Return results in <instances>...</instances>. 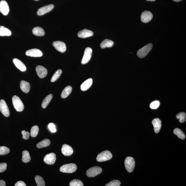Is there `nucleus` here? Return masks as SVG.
<instances>
[{"instance_id":"1","label":"nucleus","mask_w":186,"mask_h":186,"mask_svg":"<svg viewBox=\"0 0 186 186\" xmlns=\"http://www.w3.org/2000/svg\"><path fill=\"white\" fill-rule=\"evenodd\" d=\"M12 103L14 107L18 112H22L24 109V105L18 96H14L12 98Z\"/></svg>"},{"instance_id":"2","label":"nucleus","mask_w":186,"mask_h":186,"mask_svg":"<svg viewBox=\"0 0 186 186\" xmlns=\"http://www.w3.org/2000/svg\"><path fill=\"white\" fill-rule=\"evenodd\" d=\"M112 157V155L111 152L109 151L106 150L98 154L96 157V160L98 162H105L111 159Z\"/></svg>"},{"instance_id":"3","label":"nucleus","mask_w":186,"mask_h":186,"mask_svg":"<svg viewBox=\"0 0 186 186\" xmlns=\"http://www.w3.org/2000/svg\"><path fill=\"white\" fill-rule=\"evenodd\" d=\"M77 170L76 165L74 164H64L60 168V170L63 173H74Z\"/></svg>"},{"instance_id":"4","label":"nucleus","mask_w":186,"mask_h":186,"mask_svg":"<svg viewBox=\"0 0 186 186\" xmlns=\"http://www.w3.org/2000/svg\"><path fill=\"white\" fill-rule=\"evenodd\" d=\"M153 45L152 43H150L145 45L143 48L140 49L138 51L137 55L140 58H143L146 56L152 50Z\"/></svg>"},{"instance_id":"5","label":"nucleus","mask_w":186,"mask_h":186,"mask_svg":"<svg viewBox=\"0 0 186 186\" xmlns=\"http://www.w3.org/2000/svg\"><path fill=\"white\" fill-rule=\"evenodd\" d=\"M126 170L129 173L132 172L135 166V161L133 157H126L124 161Z\"/></svg>"},{"instance_id":"6","label":"nucleus","mask_w":186,"mask_h":186,"mask_svg":"<svg viewBox=\"0 0 186 186\" xmlns=\"http://www.w3.org/2000/svg\"><path fill=\"white\" fill-rule=\"evenodd\" d=\"M102 172V169L98 166H94L87 170L86 174L87 176L90 178L97 176Z\"/></svg>"},{"instance_id":"7","label":"nucleus","mask_w":186,"mask_h":186,"mask_svg":"<svg viewBox=\"0 0 186 186\" xmlns=\"http://www.w3.org/2000/svg\"><path fill=\"white\" fill-rule=\"evenodd\" d=\"M92 48L89 47H87L86 48L81 61V63L82 64H86L89 62L92 57Z\"/></svg>"},{"instance_id":"8","label":"nucleus","mask_w":186,"mask_h":186,"mask_svg":"<svg viewBox=\"0 0 186 186\" xmlns=\"http://www.w3.org/2000/svg\"><path fill=\"white\" fill-rule=\"evenodd\" d=\"M0 111L5 117H8L10 115L9 109L6 102L1 99L0 100Z\"/></svg>"},{"instance_id":"9","label":"nucleus","mask_w":186,"mask_h":186,"mask_svg":"<svg viewBox=\"0 0 186 186\" xmlns=\"http://www.w3.org/2000/svg\"><path fill=\"white\" fill-rule=\"evenodd\" d=\"M56 160V154L53 153H52L47 154L44 158L43 161L47 164L53 165L55 164Z\"/></svg>"},{"instance_id":"10","label":"nucleus","mask_w":186,"mask_h":186,"mask_svg":"<svg viewBox=\"0 0 186 186\" xmlns=\"http://www.w3.org/2000/svg\"><path fill=\"white\" fill-rule=\"evenodd\" d=\"M53 46L58 51L64 53L66 51V46L65 43L60 41H55L52 43Z\"/></svg>"},{"instance_id":"11","label":"nucleus","mask_w":186,"mask_h":186,"mask_svg":"<svg viewBox=\"0 0 186 186\" xmlns=\"http://www.w3.org/2000/svg\"><path fill=\"white\" fill-rule=\"evenodd\" d=\"M54 5L53 4H50L47 6L42 7L39 9L37 12V15L39 16H41L48 13L51 11L54 8Z\"/></svg>"},{"instance_id":"12","label":"nucleus","mask_w":186,"mask_h":186,"mask_svg":"<svg viewBox=\"0 0 186 186\" xmlns=\"http://www.w3.org/2000/svg\"><path fill=\"white\" fill-rule=\"evenodd\" d=\"M26 55L31 57H40L43 55L41 50L37 49H33L28 50L26 52Z\"/></svg>"},{"instance_id":"13","label":"nucleus","mask_w":186,"mask_h":186,"mask_svg":"<svg viewBox=\"0 0 186 186\" xmlns=\"http://www.w3.org/2000/svg\"><path fill=\"white\" fill-rule=\"evenodd\" d=\"M9 11V7L7 2L4 0L0 1V12L6 16L8 14Z\"/></svg>"},{"instance_id":"14","label":"nucleus","mask_w":186,"mask_h":186,"mask_svg":"<svg viewBox=\"0 0 186 186\" xmlns=\"http://www.w3.org/2000/svg\"><path fill=\"white\" fill-rule=\"evenodd\" d=\"M153 15L150 12L145 11L143 12L141 14V19L142 22L146 23L152 20Z\"/></svg>"},{"instance_id":"15","label":"nucleus","mask_w":186,"mask_h":186,"mask_svg":"<svg viewBox=\"0 0 186 186\" xmlns=\"http://www.w3.org/2000/svg\"><path fill=\"white\" fill-rule=\"evenodd\" d=\"M36 71L38 76L40 78H45L48 73V71L46 68L41 66H38L37 67Z\"/></svg>"},{"instance_id":"16","label":"nucleus","mask_w":186,"mask_h":186,"mask_svg":"<svg viewBox=\"0 0 186 186\" xmlns=\"http://www.w3.org/2000/svg\"><path fill=\"white\" fill-rule=\"evenodd\" d=\"M61 152L64 155L69 156L73 154V150L72 148L69 145L64 144L62 145Z\"/></svg>"},{"instance_id":"17","label":"nucleus","mask_w":186,"mask_h":186,"mask_svg":"<svg viewBox=\"0 0 186 186\" xmlns=\"http://www.w3.org/2000/svg\"><path fill=\"white\" fill-rule=\"evenodd\" d=\"M14 64L18 69L22 72H24L27 70L26 66L22 61L17 58H14L13 60Z\"/></svg>"},{"instance_id":"18","label":"nucleus","mask_w":186,"mask_h":186,"mask_svg":"<svg viewBox=\"0 0 186 186\" xmlns=\"http://www.w3.org/2000/svg\"><path fill=\"white\" fill-rule=\"evenodd\" d=\"M94 35V33L92 31L88 30L87 29H84L81 31H79L78 34L79 37L81 38H86L92 37Z\"/></svg>"},{"instance_id":"19","label":"nucleus","mask_w":186,"mask_h":186,"mask_svg":"<svg viewBox=\"0 0 186 186\" xmlns=\"http://www.w3.org/2000/svg\"><path fill=\"white\" fill-rule=\"evenodd\" d=\"M152 124L153 126L154 131L156 133H158L162 126V123L160 119L159 118H155L152 121Z\"/></svg>"},{"instance_id":"20","label":"nucleus","mask_w":186,"mask_h":186,"mask_svg":"<svg viewBox=\"0 0 186 186\" xmlns=\"http://www.w3.org/2000/svg\"><path fill=\"white\" fill-rule=\"evenodd\" d=\"M93 83L92 79L89 78L86 80L81 86V90L82 91H86L90 88Z\"/></svg>"},{"instance_id":"21","label":"nucleus","mask_w":186,"mask_h":186,"mask_svg":"<svg viewBox=\"0 0 186 186\" xmlns=\"http://www.w3.org/2000/svg\"><path fill=\"white\" fill-rule=\"evenodd\" d=\"M20 88L23 92L25 93L29 92L30 90V84L25 81L22 80L20 82Z\"/></svg>"},{"instance_id":"22","label":"nucleus","mask_w":186,"mask_h":186,"mask_svg":"<svg viewBox=\"0 0 186 186\" xmlns=\"http://www.w3.org/2000/svg\"><path fill=\"white\" fill-rule=\"evenodd\" d=\"M72 90V88L71 86H68L65 88L61 95V98L64 99L67 98L71 94Z\"/></svg>"},{"instance_id":"23","label":"nucleus","mask_w":186,"mask_h":186,"mask_svg":"<svg viewBox=\"0 0 186 186\" xmlns=\"http://www.w3.org/2000/svg\"><path fill=\"white\" fill-rule=\"evenodd\" d=\"M33 33L35 35L38 36H43L44 35L45 32L41 27H37L33 29Z\"/></svg>"},{"instance_id":"24","label":"nucleus","mask_w":186,"mask_h":186,"mask_svg":"<svg viewBox=\"0 0 186 186\" xmlns=\"http://www.w3.org/2000/svg\"><path fill=\"white\" fill-rule=\"evenodd\" d=\"M114 42L111 40L106 39L102 42L100 44V47L101 48H110L113 46Z\"/></svg>"},{"instance_id":"25","label":"nucleus","mask_w":186,"mask_h":186,"mask_svg":"<svg viewBox=\"0 0 186 186\" xmlns=\"http://www.w3.org/2000/svg\"><path fill=\"white\" fill-rule=\"evenodd\" d=\"M12 35L11 31L4 26H0V36H9Z\"/></svg>"},{"instance_id":"26","label":"nucleus","mask_w":186,"mask_h":186,"mask_svg":"<svg viewBox=\"0 0 186 186\" xmlns=\"http://www.w3.org/2000/svg\"><path fill=\"white\" fill-rule=\"evenodd\" d=\"M50 140L48 139H45L38 143L36 147L38 149H41L48 147L50 145Z\"/></svg>"},{"instance_id":"27","label":"nucleus","mask_w":186,"mask_h":186,"mask_svg":"<svg viewBox=\"0 0 186 186\" xmlns=\"http://www.w3.org/2000/svg\"><path fill=\"white\" fill-rule=\"evenodd\" d=\"M52 97H53V95L52 94H51L47 96L43 100V102H42V107L44 109L46 108L51 100Z\"/></svg>"},{"instance_id":"28","label":"nucleus","mask_w":186,"mask_h":186,"mask_svg":"<svg viewBox=\"0 0 186 186\" xmlns=\"http://www.w3.org/2000/svg\"><path fill=\"white\" fill-rule=\"evenodd\" d=\"M31 157L29 152L27 151H24L22 152V161L23 162L27 163L29 162Z\"/></svg>"},{"instance_id":"29","label":"nucleus","mask_w":186,"mask_h":186,"mask_svg":"<svg viewBox=\"0 0 186 186\" xmlns=\"http://www.w3.org/2000/svg\"><path fill=\"white\" fill-rule=\"evenodd\" d=\"M174 133L176 135L181 139L184 140L185 138V136L183 132L179 128H175L173 131Z\"/></svg>"},{"instance_id":"30","label":"nucleus","mask_w":186,"mask_h":186,"mask_svg":"<svg viewBox=\"0 0 186 186\" xmlns=\"http://www.w3.org/2000/svg\"><path fill=\"white\" fill-rule=\"evenodd\" d=\"M35 180L36 182L37 185L38 186H45V183L44 180L41 176L37 175L35 177Z\"/></svg>"},{"instance_id":"31","label":"nucleus","mask_w":186,"mask_h":186,"mask_svg":"<svg viewBox=\"0 0 186 186\" xmlns=\"http://www.w3.org/2000/svg\"><path fill=\"white\" fill-rule=\"evenodd\" d=\"M62 73V71L61 69L57 70L52 76L51 81L52 82L56 81L60 77Z\"/></svg>"},{"instance_id":"32","label":"nucleus","mask_w":186,"mask_h":186,"mask_svg":"<svg viewBox=\"0 0 186 186\" xmlns=\"http://www.w3.org/2000/svg\"><path fill=\"white\" fill-rule=\"evenodd\" d=\"M176 118L179 119V122L181 123L185 122L186 120V114L185 112H182L177 114Z\"/></svg>"},{"instance_id":"33","label":"nucleus","mask_w":186,"mask_h":186,"mask_svg":"<svg viewBox=\"0 0 186 186\" xmlns=\"http://www.w3.org/2000/svg\"><path fill=\"white\" fill-rule=\"evenodd\" d=\"M39 132V128L37 126H33L31 128V135L33 138L37 136Z\"/></svg>"},{"instance_id":"34","label":"nucleus","mask_w":186,"mask_h":186,"mask_svg":"<svg viewBox=\"0 0 186 186\" xmlns=\"http://www.w3.org/2000/svg\"><path fill=\"white\" fill-rule=\"evenodd\" d=\"M69 185L71 186H83V184L81 181L74 179L70 182Z\"/></svg>"},{"instance_id":"35","label":"nucleus","mask_w":186,"mask_h":186,"mask_svg":"<svg viewBox=\"0 0 186 186\" xmlns=\"http://www.w3.org/2000/svg\"><path fill=\"white\" fill-rule=\"evenodd\" d=\"M10 152V149L5 146L0 147V155H5Z\"/></svg>"},{"instance_id":"36","label":"nucleus","mask_w":186,"mask_h":186,"mask_svg":"<svg viewBox=\"0 0 186 186\" xmlns=\"http://www.w3.org/2000/svg\"><path fill=\"white\" fill-rule=\"evenodd\" d=\"M160 102L158 100H156L150 104V108L152 109H156L159 107L160 106Z\"/></svg>"},{"instance_id":"37","label":"nucleus","mask_w":186,"mask_h":186,"mask_svg":"<svg viewBox=\"0 0 186 186\" xmlns=\"http://www.w3.org/2000/svg\"><path fill=\"white\" fill-rule=\"evenodd\" d=\"M121 185V182L119 181L114 180L110 181L109 183L107 184L106 186H119Z\"/></svg>"},{"instance_id":"38","label":"nucleus","mask_w":186,"mask_h":186,"mask_svg":"<svg viewBox=\"0 0 186 186\" xmlns=\"http://www.w3.org/2000/svg\"><path fill=\"white\" fill-rule=\"evenodd\" d=\"M22 138L24 140H28L29 137L30 133L28 131L25 130L22 131Z\"/></svg>"},{"instance_id":"39","label":"nucleus","mask_w":186,"mask_h":186,"mask_svg":"<svg viewBox=\"0 0 186 186\" xmlns=\"http://www.w3.org/2000/svg\"><path fill=\"white\" fill-rule=\"evenodd\" d=\"M7 164L6 163H0V173L6 171Z\"/></svg>"},{"instance_id":"40","label":"nucleus","mask_w":186,"mask_h":186,"mask_svg":"<svg viewBox=\"0 0 186 186\" xmlns=\"http://www.w3.org/2000/svg\"><path fill=\"white\" fill-rule=\"evenodd\" d=\"M48 128L50 130L51 132L52 133H55L56 132L57 130L56 128V126L55 125V124L52 123H50L49 124Z\"/></svg>"},{"instance_id":"41","label":"nucleus","mask_w":186,"mask_h":186,"mask_svg":"<svg viewBox=\"0 0 186 186\" xmlns=\"http://www.w3.org/2000/svg\"><path fill=\"white\" fill-rule=\"evenodd\" d=\"M15 186H26V185L24 182L22 181H19L17 182L15 184Z\"/></svg>"},{"instance_id":"42","label":"nucleus","mask_w":186,"mask_h":186,"mask_svg":"<svg viewBox=\"0 0 186 186\" xmlns=\"http://www.w3.org/2000/svg\"><path fill=\"white\" fill-rule=\"evenodd\" d=\"M6 184L4 181L1 180H0V186H5Z\"/></svg>"},{"instance_id":"43","label":"nucleus","mask_w":186,"mask_h":186,"mask_svg":"<svg viewBox=\"0 0 186 186\" xmlns=\"http://www.w3.org/2000/svg\"><path fill=\"white\" fill-rule=\"evenodd\" d=\"M173 1L175 2H179L181 1H182V0H173Z\"/></svg>"},{"instance_id":"44","label":"nucleus","mask_w":186,"mask_h":186,"mask_svg":"<svg viewBox=\"0 0 186 186\" xmlns=\"http://www.w3.org/2000/svg\"><path fill=\"white\" fill-rule=\"evenodd\" d=\"M146 1H156V0H146Z\"/></svg>"},{"instance_id":"45","label":"nucleus","mask_w":186,"mask_h":186,"mask_svg":"<svg viewBox=\"0 0 186 186\" xmlns=\"http://www.w3.org/2000/svg\"><path fill=\"white\" fill-rule=\"evenodd\" d=\"M35 1H38L39 0H34Z\"/></svg>"}]
</instances>
